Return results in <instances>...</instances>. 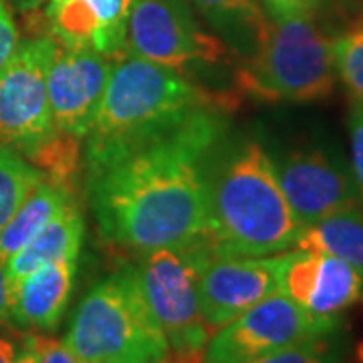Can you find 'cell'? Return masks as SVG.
Returning <instances> with one entry per match:
<instances>
[{"label":"cell","instance_id":"1","mask_svg":"<svg viewBox=\"0 0 363 363\" xmlns=\"http://www.w3.org/2000/svg\"><path fill=\"white\" fill-rule=\"evenodd\" d=\"M228 109L212 107L176 130L87 174L99 233L131 252L202 242L208 218V157L224 131ZM204 245V242H202Z\"/></svg>","mask_w":363,"mask_h":363},{"label":"cell","instance_id":"2","mask_svg":"<svg viewBox=\"0 0 363 363\" xmlns=\"http://www.w3.org/2000/svg\"><path fill=\"white\" fill-rule=\"evenodd\" d=\"M236 101L238 97L204 89L178 69L123 52L113 63L85 138L87 174L166 135L198 111L212 107L230 111Z\"/></svg>","mask_w":363,"mask_h":363},{"label":"cell","instance_id":"3","mask_svg":"<svg viewBox=\"0 0 363 363\" xmlns=\"http://www.w3.org/2000/svg\"><path fill=\"white\" fill-rule=\"evenodd\" d=\"M303 224L281 188L277 164L247 142L210 180L204 247L212 257H272L297 247Z\"/></svg>","mask_w":363,"mask_h":363},{"label":"cell","instance_id":"4","mask_svg":"<svg viewBox=\"0 0 363 363\" xmlns=\"http://www.w3.org/2000/svg\"><path fill=\"white\" fill-rule=\"evenodd\" d=\"M335 81L331 40L313 13L271 18L257 51L234 73L238 93L264 104L321 101L333 93Z\"/></svg>","mask_w":363,"mask_h":363},{"label":"cell","instance_id":"5","mask_svg":"<svg viewBox=\"0 0 363 363\" xmlns=\"http://www.w3.org/2000/svg\"><path fill=\"white\" fill-rule=\"evenodd\" d=\"M63 343L89 363L168 362V341L143 298L135 267L91 289Z\"/></svg>","mask_w":363,"mask_h":363},{"label":"cell","instance_id":"6","mask_svg":"<svg viewBox=\"0 0 363 363\" xmlns=\"http://www.w3.org/2000/svg\"><path fill=\"white\" fill-rule=\"evenodd\" d=\"M212 255L198 242L186 248H157L135 264L143 298L168 341L166 363H204L212 329L198 301L200 271Z\"/></svg>","mask_w":363,"mask_h":363},{"label":"cell","instance_id":"7","mask_svg":"<svg viewBox=\"0 0 363 363\" xmlns=\"http://www.w3.org/2000/svg\"><path fill=\"white\" fill-rule=\"evenodd\" d=\"M55 47L51 35L21 40L0 69V143L30 164L59 133L47 93Z\"/></svg>","mask_w":363,"mask_h":363},{"label":"cell","instance_id":"8","mask_svg":"<svg viewBox=\"0 0 363 363\" xmlns=\"http://www.w3.org/2000/svg\"><path fill=\"white\" fill-rule=\"evenodd\" d=\"M337 319H321L283 293H272L212 333L204 363H252L272 351L331 335Z\"/></svg>","mask_w":363,"mask_h":363},{"label":"cell","instance_id":"9","mask_svg":"<svg viewBox=\"0 0 363 363\" xmlns=\"http://www.w3.org/2000/svg\"><path fill=\"white\" fill-rule=\"evenodd\" d=\"M131 55L172 69L230 61V47L204 30L188 0H133L128 18Z\"/></svg>","mask_w":363,"mask_h":363},{"label":"cell","instance_id":"10","mask_svg":"<svg viewBox=\"0 0 363 363\" xmlns=\"http://www.w3.org/2000/svg\"><path fill=\"white\" fill-rule=\"evenodd\" d=\"M113 63L116 59L57 40L47 71V93L59 133L81 142L87 138Z\"/></svg>","mask_w":363,"mask_h":363},{"label":"cell","instance_id":"11","mask_svg":"<svg viewBox=\"0 0 363 363\" xmlns=\"http://www.w3.org/2000/svg\"><path fill=\"white\" fill-rule=\"evenodd\" d=\"M279 293L321 319H337L363 298V274L350 262L317 252L279 255Z\"/></svg>","mask_w":363,"mask_h":363},{"label":"cell","instance_id":"12","mask_svg":"<svg viewBox=\"0 0 363 363\" xmlns=\"http://www.w3.org/2000/svg\"><path fill=\"white\" fill-rule=\"evenodd\" d=\"M272 293H279V255L210 257L198 279L200 313L212 331Z\"/></svg>","mask_w":363,"mask_h":363},{"label":"cell","instance_id":"13","mask_svg":"<svg viewBox=\"0 0 363 363\" xmlns=\"http://www.w3.org/2000/svg\"><path fill=\"white\" fill-rule=\"evenodd\" d=\"M279 182L301 224L359 206V190L350 169L321 150L293 152L277 166Z\"/></svg>","mask_w":363,"mask_h":363},{"label":"cell","instance_id":"14","mask_svg":"<svg viewBox=\"0 0 363 363\" xmlns=\"http://www.w3.org/2000/svg\"><path fill=\"white\" fill-rule=\"evenodd\" d=\"M131 0H49L45 21L52 39L117 59L128 51Z\"/></svg>","mask_w":363,"mask_h":363},{"label":"cell","instance_id":"15","mask_svg":"<svg viewBox=\"0 0 363 363\" xmlns=\"http://www.w3.org/2000/svg\"><path fill=\"white\" fill-rule=\"evenodd\" d=\"M77 260L43 264L13 286V327L52 331L61 323L75 285Z\"/></svg>","mask_w":363,"mask_h":363},{"label":"cell","instance_id":"16","mask_svg":"<svg viewBox=\"0 0 363 363\" xmlns=\"http://www.w3.org/2000/svg\"><path fill=\"white\" fill-rule=\"evenodd\" d=\"M85 220L77 198H73L55 218L47 222L25 247L6 260V277L13 286L43 264L63 259H79Z\"/></svg>","mask_w":363,"mask_h":363},{"label":"cell","instance_id":"17","mask_svg":"<svg viewBox=\"0 0 363 363\" xmlns=\"http://www.w3.org/2000/svg\"><path fill=\"white\" fill-rule=\"evenodd\" d=\"M234 55L257 51L269 28V16L259 0H190Z\"/></svg>","mask_w":363,"mask_h":363},{"label":"cell","instance_id":"18","mask_svg":"<svg viewBox=\"0 0 363 363\" xmlns=\"http://www.w3.org/2000/svg\"><path fill=\"white\" fill-rule=\"evenodd\" d=\"M73 198L75 190L63 188L49 178H43L14 212L13 218L0 230V262L6 264V260L25 247Z\"/></svg>","mask_w":363,"mask_h":363},{"label":"cell","instance_id":"19","mask_svg":"<svg viewBox=\"0 0 363 363\" xmlns=\"http://www.w3.org/2000/svg\"><path fill=\"white\" fill-rule=\"evenodd\" d=\"M295 248L337 257L363 274V212L355 206L305 224Z\"/></svg>","mask_w":363,"mask_h":363},{"label":"cell","instance_id":"20","mask_svg":"<svg viewBox=\"0 0 363 363\" xmlns=\"http://www.w3.org/2000/svg\"><path fill=\"white\" fill-rule=\"evenodd\" d=\"M43 178L39 168L0 143V230Z\"/></svg>","mask_w":363,"mask_h":363},{"label":"cell","instance_id":"21","mask_svg":"<svg viewBox=\"0 0 363 363\" xmlns=\"http://www.w3.org/2000/svg\"><path fill=\"white\" fill-rule=\"evenodd\" d=\"M335 71L355 104H363V28L331 40Z\"/></svg>","mask_w":363,"mask_h":363},{"label":"cell","instance_id":"22","mask_svg":"<svg viewBox=\"0 0 363 363\" xmlns=\"http://www.w3.org/2000/svg\"><path fill=\"white\" fill-rule=\"evenodd\" d=\"M327 337L309 339L303 343L289 345L285 350L272 351L252 363H339L337 351L333 350Z\"/></svg>","mask_w":363,"mask_h":363},{"label":"cell","instance_id":"23","mask_svg":"<svg viewBox=\"0 0 363 363\" xmlns=\"http://www.w3.org/2000/svg\"><path fill=\"white\" fill-rule=\"evenodd\" d=\"M351 131V168L357 184L359 196L363 198V104H355L350 117Z\"/></svg>","mask_w":363,"mask_h":363},{"label":"cell","instance_id":"24","mask_svg":"<svg viewBox=\"0 0 363 363\" xmlns=\"http://www.w3.org/2000/svg\"><path fill=\"white\" fill-rule=\"evenodd\" d=\"M18 45V28L14 25L13 13L6 0H0V69L11 59Z\"/></svg>","mask_w":363,"mask_h":363},{"label":"cell","instance_id":"25","mask_svg":"<svg viewBox=\"0 0 363 363\" xmlns=\"http://www.w3.org/2000/svg\"><path fill=\"white\" fill-rule=\"evenodd\" d=\"M35 335H37V345H39L40 363H89L69 350L63 341L45 337L40 333H35Z\"/></svg>","mask_w":363,"mask_h":363},{"label":"cell","instance_id":"26","mask_svg":"<svg viewBox=\"0 0 363 363\" xmlns=\"http://www.w3.org/2000/svg\"><path fill=\"white\" fill-rule=\"evenodd\" d=\"M319 0H260V6L269 18H283L293 14L315 13Z\"/></svg>","mask_w":363,"mask_h":363},{"label":"cell","instance_id":"27","mask_svg":"<svg viewBox=\"0 0 363 363\" xmlns=\"http://www.w3.org/2000/svg\"><path fill=\"white\" fill-rule=\"evenodd\" d=\"M0 327H13V291L4 262H0Z\"/></svg>","mask_w":363,"mask_h":363},{"label":"cell","instance_id":"28","mask_svg":"<svg viewBox=\"0 0 363 363\" xmlns=\"http://www.w3.org/2000/svg\"><path fill=\"white\" fill-rule=\"evenodd\" d=\"M14 363H40L39 345H37V335H35V333H30V335H26V337L23 339Z\"/></svg>","mask_w":363,"mask_h":363},{"label":"cell","instance_id":"29","mask_svg":"<svg viewBox=\"0 0 363 363\" xmlns=\"http://www.w3.org/2000/svg\"><path fill=\"white\" fill-rule=\"evenodd\" d=\"M18 353V345L9 333L0 331V363H14Z\"/></svg>","mask_w":363,"mask_h":363},{"label":"cell","instance_id":"30","mask_svg":"<svg viewBox=\"0 0 363 363\" xmlns=\"http://www.w3.org/2000/svg\"><path fill=\"white\" fill-rule=\"evenodd\" d=\"M49 0H6V4H11L14 11L23 14H37L47 6Z\"/></svg>","mask_w":363,"mask_h":363},{"label":"cell","instance_id":"31","mask_svg":"<svg viewBox=\"0 0 363 363\" xmlns=\"http://www.w3.org/2000/svg\"><path fill=\"white\" fill-rule=\"evenodd\" d=\"M131 2H133V0H131Z\"/></svg>","mask_w":363,"mask_h":363},{"label":"cell","instance_id":"32","mask_svg":"<svg viewBox=\"0 0 363 363\" xmlns=\"http://www.w3.org/2000/svg\"><path fill=\"white\" fill-rule=\"evenodd\" d=\"M259 2H260V0H259Z\"/></svg>","mask_w":363,"mask_h":363}]
</instances>
